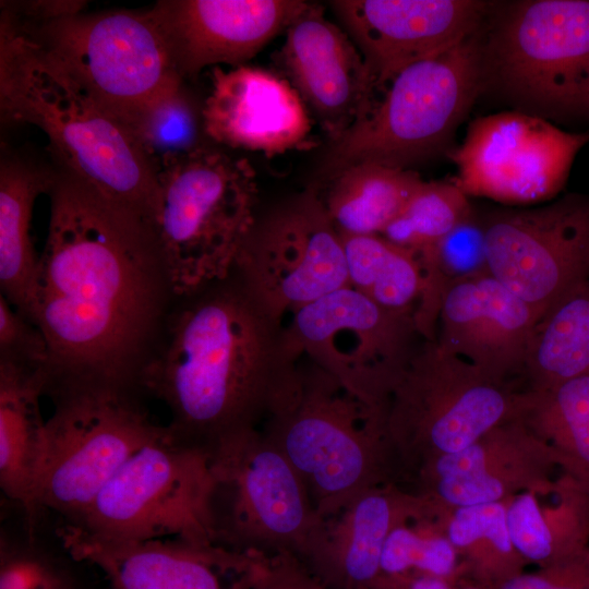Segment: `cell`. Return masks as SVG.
I'll return each mask as SVG.
<instances>
[{
  "label": "cell",
  "instance_id": "cell-24",
  "mask_svg": "<svg viewBox=\"0 0 589 589\" xmlns=\"http://www.w3.org/2000/svg\"><path fill=\"white\" fill-rule=\"evenodd\" d=\"M49 381L44 368L0 361V486L22 509L29 537L40 513L36 483L46 428L40 397Z\"/></svg>",
  "mask_w": 589,
  "mask_h": 589
},
{
  "label": "cell",
  "instance_id": "cell-17",
  "mask_svg": "<svg viewBox=\"0 0 589 589\" xmlns=\"http://www.w3.org/2000/svg\"><path fill=\"white\" fill-rule=\"evenodd\" d=\"M489 1L335 0L329 7L361 52L376 89L407 67L472 35Z\"/></svg>",
  "mask_w": 589,
  "mask_h": 589
},
{
  "label": "cell",
  "instance_id": "cell-26",
  "mask_svg": "<svg viewBox=\"0 0 589 589\" xmlns=\"http://www.w3.org/2000/svg\"><path fill=\"white\" fill-rule=\"evenodd\" d=\"M422 181L411 169L365 161L345 168L317 193L340 236L382 235Z\"/></svg>",
  "mask_w": 589,
  "mask_h": 589
},
{
  "label": "cell",
  "instance_id": "cell-6",
  "mask_svg": "<svg viewBox=\"0 0 589 589\" xmlns=\"http://www.w3.org/2000/svg\"><path fill=\"white\" fill-rule=\"evenodd\" d=\"M158 183L153 229L173 297L230 277L259 216L249 160L209 144L160 172Z\"/></svg>",
  "mask_w": 589,
  "mask_h": 589
},
{
  "label": "cell",
  "instance_id": "cell-38",
  "mask_svg": "<svg viewBox=\"0 0 589 589\" xmlns=\"http://www.w3.org/2000/svg\"><path fill=\"white\" fill-rule=\"evenodd\" d=\"M85 1H2L1 14L23 23H43L84 11Z\"/></svg>",
  "mask_w": 589,
  "mask_h": 589
},
{
  "label": "cell",
  "instance_id": "cell-35",
  "mask_svg": "<svg viewBox=\"0 0 589 589\" xmlns=\"http://www.w3.org/2000/svg\"><path fill=\"white\" fill-rule=\"evenodd\" d=\"M49 358L41 329L0 294V361L47 370Z\"/></svg>",
  "mask_w": 589,
  "mask_h": 589
},
{
  "label": "cell",
  "instance_id": "cell-1",
  "mask_svg": "<svg viewBox=\"0 0 589 589\" xmlns=\"http://www.w3.org/2000/svg\"><path fill=\"white\" fill-rule=\"evenodd\" d=\"M48 195L28 318L48 341L49 386L137 388L173 297L153 226L62 170Z\"/></svg>",
  "mask_w": 589,
  "mask_h": 589
},
{
  "label": "cell",
  "instance_id": "cell-28",
  "mask_svg": "<svg viewBox=\"0 0 589 589\" xmlns=\"http://www.w3.org/2000/svg\"><path fill=\"white\" fill-rule=\"evenodd\" d=\"M341 239L348 285L380 306L412 315L417 321L425 279L416 254L381 235Z\"/></svg>",
  "mask_w": 589,
  "mask_h": 589
},
{
  "label": "cell",
  "instance_id": "cell-43",
  "mask_svg": "<svg viewBox=\"0 0 589 589\" xmlns=\"http://www.w3.org/2000/svg\"><path fill=\"white\" fill-rule=\"evenodd\" d=\"M581 486V489L588 494L589 496V478L581 481V482H578Z\"/></svg>",
  "mask_w": 589,
  "mask_h": 589
},
{
  "label": "cell",
  "instance_id": "cell-42",
  "mask_svg": "<svg viewBox=\"0 0 589 589\" xmlns=\"http://www.w3.org/2000/svg\"><path fill=\"white\" fill-rule=\"evenodd\" d=\"M481 584L479 585H465L458 589H492V585L491 584H486V582H482L480 581Z\"/></svg>",
  "mask_w": 589,
  "mask_h": 589
},
{
  "label": "cell",
  "instance_id": "cell-41",
  "mask_svg": "<svg viewBox=\"0 0 589 589\" xmlns=\"http://www.w3.org/2000/svg\"><path fill=\"white\" fill-rule=\"evenodd\" d=\"M569 578L589 589V549L573 563L560 567Z\"/></svg>",
  "mask_w": 589,
  "mask_h": 589
},
{
  "label": "cell",
  "instance_id": "cell-36",
  "mask_svg": "<svg viewBox=\"0 0 589 589\" xmlns=\"http://www.w3.org/2000/svg\"><path fill=\"white\" fill-rule=\"evenodd\" d=\"M0 589H73L47 557L1 539Z\"/></svg>",
  "mask_w": 589,
  "mask_h": 589
},
{
  "label": "cell",
  "instance_id": "cell-21",
  "mask_svg": "<svg viewBox=\"0 0 589 589\" xmlns=\"http://www.w3.org/2000/svg\"><path fill=\"white\" fill-rule=\"evenodd\" d=\"M539 314L491 274L448 286L435 340L489 377L505 383L525 371Z\"/></svg>",
  "mask_w": 589,
  "mask_h": 589
},
{
  "label": "cell",
  "instance_id": "cell-30",
  "mask_svg": "<svg viewBox=\"0 0 589 589\" xmlns=\"http://www.w3.org/2000/svg\"><path fill=\"white\" fill-rule=\"evenodd\" d=\"M519 419L554 440L578 482L589 478V374L524 394Z\"/></svg>",
  "mask_w": 589,
  "mask_h": 589
},
{
  "label": "cell",
  "instance_id": "cell-8",
  "mask_svg": "<svg viewBox=\"0 0 589 589\" xmlns=\"http://www.w3.org/2000/svg\"><path fill=\"white\" fill-rule=\"evenodd\" d=\"M131 386L72 382L50 386L36 483L39 509L75 524L104 486L144 445L164 432Z\"/></svg>",
  "mask_w": 589,
  "mask_h": 589
},
{
  "label": "cell",
  "instance_id": "cell-33",
  "mask_svg": "<svg viewBox=\"0 0 589 589\" xmlns=\"http://www.w3.org/2000/svg\"><path fill=\"white\" fill-rule=\"evenodd\" d=\"M506 524L512 545L520 557L545 569L570 563L531 493L516 496L506 507Z\"/></svg>",
  "mask_w": 589,
  "mask_h": 589
},
{
  "label": "cell",
  "instance_id": "cell-19",
  "mask_svg": "<svg viewBox=\"0 0 589 589\" xmlns=\"http://www.w3.org/2000/svg\"><path fill=\"white\" fill-rule=\"evenodd\" d=\"M301 0H160L149 9L175 72L243 65L306 8Z\"/></svg>",
  "mask_w": 589,
  "mask_h": 589
},
{
  "label": "cell",
  "instance_id": "cell-25",
  "mask_svg": "<svg viewBox=\"0 0 589 589\" xmlns=\"http://www.w3.org/2000/svg\"><path fill=\"white\" fill-rule=\"evenodd\" d=\"M57 170L17 153L0 161V288L1 294L29 320L39 259L31 238L36 199L50 191Z\"/></svg>",
  "mask_w": 589,
  "mask_h": 589
},
{
  "label": "cell",
  "instance_id": "cell-23",
  "mask_svg": "<svg viewBox=\"0 0 589 589\" xmlns=\"http://www.w3.org/2000/svg\"><path fill=\"white\" fill-rule=\"evenodd\" d=\"M426 506L423 497L393 483L371 488L321 519L301 560L328 589H372L389 532Z\"/></svg>",
  "mask_w": 589,
  "mask_h": 589
},
{
  "label": "cell",
  "instance_id": "cell-5",
  "mask_svg": "<svg viewBox=\"0 0 589 589\" xmlns=\"http://www.w3.org/2000/svg\"><path fill=\"white\" fill-rule=\"evenodd\" d=\"M482 93L546 120L589 117V0L489 1Z\"/></svg>",
  "mask_w": 589,
  "mask_h": 589
},
{
  "label": "cell",
  "instance_id": "cell-31",
  "mask_svg": "<svg viewBox=\"0 0 589 589\" xmlns=\"http://www.w3.org/2000/svg\"><path fill=\"white\" fill-rule=\"evenodd\" d=\"M472 209L469 196L454 181L423 180L381 236L418 257Z\"/></svg>",
  "mask_w": 589,
  "mask_h": 589
},
{
  "label": "cell",
  "instance_id": "cell-20",
  "mask_svg": "<svg viewBox=\"0 0 589 589\" xmlns=\"http://www.w3.org/2000/svg\"><path fill=\"white\" fill-rule=\"evenodd\" d=\"M285 34L278 60L287 80L335 141L375 104L376 86L364 59L318 4L308 3Z\"/></svg>",
  "mask_w": 589,
  "mask_h": 589
},
{
  "label": "cell",
  "instance_id": "cell-13",
  "mask_svg": "<svg viewBox=\"0 0 589 589\" xmlns=\"http://www.w3.org/2000/svg\"><path fill=\"white\" fill-rule=\"evenodd\" d=\"M233 273L280 323L286 314L349 286L341 236L315 188L257 216Z\"/></svg>",
  "mask_w": 589,
  "mask_h": 589
},
{
  "label": "cell",
  "instance_id": "cell-18",
  "mask_svg": "<svg viewBox=\"0 0 589 589\" xmlns=\"http://www.w3.org/2000/svg\"><path fill=\"white\" fill-rule=\"evenodd\" d=\"M58 536L73 558L99 568L112 589H249L259 557L181 539H106L67 522Z\"/></svg>",
  "mask_w": 589,
  "mask_h": 589
},
{
  "label": "cell",
  "instance_id": "cell-7",
  "mask_svg": "<svg viewBox=\"0 0 589 589\" xmlns=\"http://www.w3.org/2000/svg\"><path fill=\"white\" fill-rule=\"evenodd\" d=\"M386 86L371 111L330 142L321 171L326 181L359 163L410 169L447 155L458 127L482 94L479 28L452 48L407 67Z\"/></svg>",
  "mask_w": 589,
  "mask_h": 589
},
{
  "label": "cell",
  "instance_id": "cell-29",
  "mask_svg": "<svg viewBox=\"0 0 589 589\" xmlns=\"http://www.w3.org/2000/svg\"><path fill=\"white\" fill-rule=\"evenodd\" d=\"M159 173L208 146L202 106L179 79L145 105L127 124Z\"/></svg>",
  "mask_w": 589,
  "mask_h": 589
},
{
  "label": "cell",
  "instance_id": "cell-27",
  "mask_svg": "<svg viewBox=\"0 0 589 589\" xmlns=\"http://www.w3.org/2000/svg\"><path fill=\"white\" fill-rule=\"evenodd\" d=\"M524 372L536 392L589 374V276L539 320Z\"/></svg>",
  "mask_w": 589,
  "mask_h": 589
},
{
  "label": "cell",
  "instance_id": "cell-37",
  "mask_svg": "<svg viewBox=\"0 0 589 589\" xmlns=\"http://www.w3.org/2000/svg\"><path fill=\"white\" fill-rule=\"evenodd\" d=\"M249 589H328L292 553L260 554Z\"/></svg>",
  "mask_w": 589,
  "mask_h": 589
},
{
  "label": "cell",
  "instance_id": "cell-16",
  "mask_svg": "<svg viewBox=\"0 0 589 589\" xmlns=\"http://www.w3.org/2000/svg\"><path fill=\"white\" fill-rule=\"evenodd\" d=\"M490 274L540 316L589 276V197L481 214Z\"/></svg>",
  "mask_w": 589,
  "mask_h": 589
},
{
  "label": "cell",
  "instance_id": "cell-3",
  "mask_svg": "<svg viewBox=\"0 0 589 589\" xmlns=\"http://www.w3.org/2000/svg\"><path fill=\"white\" fill-rule=\"evenodd\" d=\"M0 111L40 129L60 169L152 226L158 173L129 128L39 45L0 21Z\"/></svg>",
  "mask_w": 589,
  "mask_h": 589
},
{
  "label": "cell",
  "instance_id": "cell-15",
  "mask_svg": "<svg viewBox=\"0 0 589 589\" xmlns=\"http://www.w3.org/2000/svg\"><path fill=\"white\" fill-rule=\"evenodd\" d=\"M589 131H565L518 110L478 117L459 146L446 155L455 184L467 196L505 204L545 203L564 188Z\"/></svg>",
  "mask_w": 589,
  "mask_h": 589
},
{
  "label": "cell",
  "instance_id": "cell-11",
  "mask_svg": "<svg viewBox=\"0 0 589 589\" xmlns=\"http://www.w3.org/2000/svg\"><path fill=\"white\" fill-rule=\"evenodd\" d=\"M1 20L39 45L125 125L181 79L149 10L82 11L43 23L17 22L3 14Z\"/></svg>",
  "mask_w": 589,
  "mask_h": 589
},
{
  "label": "cell",
  "instance_id": "cell-22",
  "mask_svg": "<svg viewBox=\"0 0 589 589\" xmlns=\"http://www.w3.org/2000/svg\"><path fill=\"white\" fill-rule=\"evenodd\" d=\"M306 109L288 80L243 64L212 68L202 117L211 142L272 156L306 143L312 128Z\"/></svg>",
  "mask_w": 589,
  "mask_h": 589
},
{
  "label": "cell",
  "instance_id": "cell-34",
  "mask_svg": "<svg viewBox=\"0 0 589 589\" xmlns=\"http://www.w3.org/2000/svg\"><path fill=\"white\" fill-rule=\"evenodd\" d=\"M446 538L456 548L471 549L484 539L515 574L520 573V557L507 530L506 506L502 502L456 508L447 525Z\"/></svg>",
  "mask_w": 589,
  "mask_h": 589
},
{
  "label": "cell",
  "instance_id": "cell-10",
  "mask_svg": "<svg viewBox=\"0 0 589 589\" xmlns=\"http://www.w3.org/2000/svg\"><path fill=\"white\" fill-rule=\"evenodd\" d=\"M213 483L211 450L181 440L166 425L71 525L120 541L170 538L214 543Z\"/></svg>",
  "mask_w": 589,
  "mask_h": 589
},
{
  "label": "cell",
  "instance_id": "cell-32",
  "mask_svg": "<svg viewBox=\"0 0 589 589\" xmlns=\"http://www.w3.org/2000/svg\"><path fill=\"white\" fill-rule=\"evenodd\" d=\"M429 508L397 524L381 556V577L423 575L450 584L456 574V549L446 537L432 531Z\"/></svg>",
  "mask_w": 589,
  "mask_h": 589
},
{
  "label": "cell",
  "instance_id": "cell-40",
  "mask_svg": "<svg viewBox=\"0 0 589 589\" xmlns=\"http://www.w3.org/2000/svg\"><path fill=\"white\" fill-rule=\"evenodd\" d=\"M372 589H453L444 579L423 576L406 575L398 577H381Z\"/></svg>",
  "mask_w": 589,
  "mask_h": 589
},
{
  "label": "cell",
  "instance_id": "cell-4",
  "mask_svg": "<svg viewBox=\"0 0 589 589\" xmlns=\"http://www.w3.org/2000/svg\"><path fill=\"white\" fill-rule=\"evenodd\" d=\"M261 431L296 470L321 519L396 473L387 404L363 398L303 356Z\"/></svg>",
  "mask_w": 589,
  "mask_h": 589
},
{
  "label": "cell",
  "instance_id": "cell-12",
  "mask_svg": "<svg viewBox=\"0 0 589 589\" xmlns=\"http://www.w3.org/2000/svg\"><path fill=\"white\" fill-rule=\"evenodd\" d=\"M211 453L214 543L240 553L301 558L321 518L283 453L261 430L231 435Z\"/></svg>",
  "mask_w": 589,
  "mask_h": 589
},
{
  "label": "cell",
  "instance_id": "cell-39",
  "mask_svg": "<svg viewBox=\"0 0 589 589\" xmlns=\"http://www.w3.org/2000/svg\"><path fill=\"white\" fill-rule=\"evenodd\" d=\"M492 589H588L556 569L543 574H517L495 584Z\"/></svg>",
  "mask_w": 589,
  "mask_h": 589
},
{
  "label": "cell",
  "instance_id": "cell-14",
  "mask_svg": "<svg viewBox=\"0 0 589 589\" xmlns=\"http://www.w3.org/2000/svg\"><path fill=\"white\" fill-rule=\"evenodd\" d=\"M285 329L298 358H308L377 404H387L394 383L425 339L412 315L384 309L350 286L300 309Z\"/></svg>",
  "mask_w": 589,
  "mask_h": 589
},
{
  "label": "cell",
  "instance_id": "cell-2",
  "mask_svg": "<svg viewBox=\"0 0 589 589\" xmlns=\"http://www.w3.org/2000/svg\"><path fill=\"white\" fill-rule=\"evenodd\" d=\"M180 299L136 386L168 407L178 437L212 450L231 435L262 429L288 392L299 358L285 325L235 273Z\"/></svg>",
  "mask_w": 589,
  "mask_h": 589
},
{
  "label": "cell",
  "instance_id": "cell-9",
  "mask_svg": "<svg viewBox=\"0 0 589 589\" xmlns=\"http://www.w3.org/2000/svg\"><path fill=\"white\" fill-rule=\"evenodd\" d=\"M521 395L424 339L394 383L387 430L397 465L453 454L518 418Z\"/></svg>",
  "mask_w": 589,
  "mask_h": 589
}]
</instances>
